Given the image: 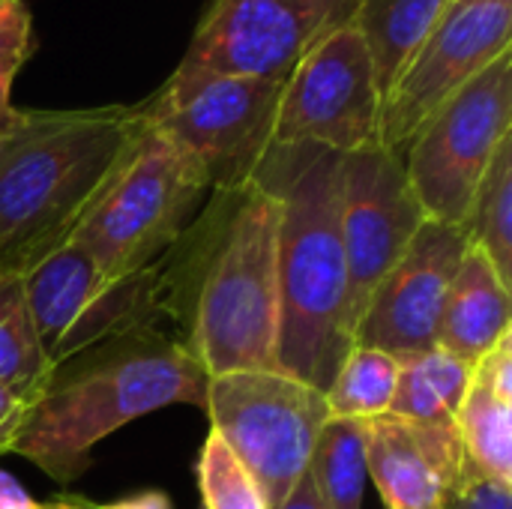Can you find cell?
<instances>
[{
  "instance_id": "6da1fadb",
  "label": "cell",
  "mask_w": 512,
  "mask_h": 509,
  "mask_svg": "<svg viewBox=\"0 0 512 509\" xmlns=\"http://www.w3.org/2000/svg\"><path fill=\"white\" fill-rule=\"evenodd\" d=\"M342 153L273 144L255 180L279 198L276 369L321 393L354 345L348 261L339 231Z\"/></svg>"
},
{
  "instance_id": "7a4b0ae2",
  "label": "cell",
  "mask_w": 512,
  "mask_h": 509,
  "mask_svg": "<svg viewBox=\"0 0 512 509\" xmlns=\"http://www.w3.org/2000/svg\"><path fill=\"white\" fill-rule=\"evenodd\" d=\"M207 372L168 333H138L96 345L57 366L30 402L12 456L27 459L60 486L75 483L99 441L117 429L171 408L204 411Z\"/></svg>"
},
{
  "instance_id": "3957f363",
  "label": "cell",
  "mask_w": 512,
  "mask_h": 509,
  "mask_svg": "<svg viewBox=\"0 0 512 509\" xmlns=\"http://www.w3.org/2000/svg\"><path fill=\"white\" fill-rule=\"evenodd\" d=\"M141 129L138 105L15 114L0 138V273L24 276L72 240Z\"/></svg>"
},
{
  "instance_id": "277c9868",
  "label": "cell",
  "mask_w": 512,
  "mask_h": 509,
  "mask_svg": "<svg viewBox=\"0 0 512 509\" xmlns=\"http://www.w3.org/2000/svg\"><path fill=\"white\" fill-rule=\"evenodd\" d=\"M279 210V198L258 180L213 192L186 333V348L207 378L276 369Z\"/></svg>"
},
{
  "instance_id": "5b68a950",
  "label": "cell",
  "mask_w": 512,
  "mask_h": 509,
  "mask_svg": "<svg viewBox=\"0 0 512 509\" xmlns=\"http://www.w3.org/2000/svg\"><path fill=\"white\" fill-rule=\"evenodd\" d=\"M207 219H195L186 234L153 264L129 276H105L78 246L66 243L24 279V297L48 363L57 369L72 357L138 333H162V315H186L183 300L195 294Z\"/></svg>"
},
{
  "instance_id": "8992f818",
  "label": "cell",
  "mask_w": 512,
  "mask_h": 509,
  "mask_svg": "<svg viewBox=\"0 0 512 509\" xmlns=\"http://www.w3.org/2000/svg\"><path fill=\"white\" fill-rule=\"evenodd\" d=\"M207 192L201 168L144 120L69 243L105 276L138 273L186 234Z\"/></svg>"
},
{
  "instance_id": "52a82bcc",
  "label": "cell",
  "mask_w": 512,
  "mask_h": 509,
  "mask_svg": "<svg viewBox=\"0 0 512 509\" xmlns=\"http://www.w3.org/2000/svg\"><path fill=\"white\" fill-rule=\"evenodd\" d=\"M282 84L177 66L138 111L201 168L210 192H237L273 147Z\"/></svg>"
},
{
  "instance_id": "ba28073f",
  "label": "cell",
  "mask_w": 512,
  "mask_h": 509,
  "mask_svg": "<svg viewBox=\"0 0 512 509\" xmlns=\"http://www.w3.org/2000/svg\"><path fill=\"white\" fill-rule=\"evenodd\" d=\"M210 429L252 474L270 509H279L309 462L324 423L327 399L318 387L279 369H246L207 378Z\"/></svg>"
},
{
  "instance_id": "9c48e42d",
  "label": "cell",
  "mask_w": 512,
  "mask_h": 509,
  "mask_svg": "<svg viewBox=\"0 0 512 509\" xmlns=\"http://www.w3.org/2000/svg\"><path fill=\"white\" fill-rule=\"evenodd\" d=\"M512 135V51L447 99L402 153L408 183L435 222L462 225L474 192Z\"/></svg>"
},
{
  "instance_id": "30bf717a",
  "label": "cell",
  "mask_w": 512,
  "mask_h": 509,
  "mask_svg": "<svg viewBox=\"0 0 512 509\" xmlns=\"http://www.w3.org/2000/svg\"><path fill=\"white\" fill-rule=\"evenodd\" d=\"M381 105L372 51L351 21L318 42L285 78L273 144H312L333 153L378 147Z\"/></svg>"
},
{
  "instance_id": "8fae6325",
  "label": "cell",
  "mask_w": 512,
  "mask_h": 509,
  "mask_svg": "<svg viewBox=\"0 0 512 509\" xmlns=\"http://www.w3.org/2000/svg\"><path fill=\"white\" fill-rule=\"evenodd\" d=\"M357 9L360 0H213L177 66L285 81Z\"/></svg>"
},
{
  "instance_id": "7c38bea8",
  "label": "cell",
  "mask_w": 512,
  "mask_h": 509,
  "mask_svg": "<svg viewBox=\"0 0 512 509\" xmlns=\"http://www.w3.org/2000/svg\"><path fill=\"white\" fill-rule=\"evenodd\" d=\"M507 51L512 3H453L384 93L378 144L402 156L420 126Z\"/></svg>"
},
{
  "instance_id": "4fadbf2b",
  "label": "cell",
  "mask_w": 512,
  "mask_h": 509,
  "mask_svg": "<svg viewBox=\"0 0 512 509\" xmlns=\"http://www.w3.org/2000/svg\"><path fill=\"white\" fill-rule=\"evenodd\" d=\"M429 216L423 213L402 156L387 147L342 153L339 159V231L348 261L351 327Z\"/></svg>"
},
{
  "instance_id": "5bb4252c",
  "label": "cell",
  "mask_w": 512,
  "mask_h": 509,
  "mask_svg": "<svg viewBox=\"0 0 512 509\" xmlns=\"http://www.w3.org/2000/svg\"><path fill=\"white\" fill-rule=\"evenodd\" d=\"M468 249L471 240L462 225L426 219L375 285L357 321L354 345L381 348L399 360L435 348L447 294Z\"/></svg>"
},
{
  "instance_id": "9a60e30c",
  "label": "cell",
  "mask_w": 512,
  "mask_h": 509,
  "mask_svg": "<svg viewBox=\"0 0 512 509\" xmlns=\"http://www.w3.org/2000/svg\"><path fill=\"white\" fill-rule=\"evenodd\" d=\"M453 423L378 417L369 423V480L387 509H444L465 477Z\"/></svg>"
},
{
  "instance_id": "2e32d148",
  "label": "cell",
  "mask_w": 512,
  "mask_h": 509,
  "mask_svg": "<svg viewBox=\"0 0 512 509\" xmlns=\"http://www.w3.org/2000/svg\"><path fill=\"white\" fill-rule=\"evenodd\" d=\"M507 333H512V285L480 249L471 246L447 294L438 348L474 366Z\"/></svg>"
},
{
  "instance_id": "e0dca14e",
  "label": "cell",
  "mask_w": 512,
  "mask_h": 509,
  "mask_svg": "<svg viewBox=\"0 0 512 509\" xmlns=\"http://www.w3.org/2000/svg\"><path fill=\"white\" fill-rule=\"evenodd\" d=\"M450 6L453 0H360L354 24L372 51L381 93L390 90L402 66Z\"/></svg>"
},
{
  "instance_id": "ac0fdd59",
  "label": "cell",
  "mask_w": 512,
  "mask_h": 509,
  "mask_svg": "<svg viewBox=\"0 0 512 509\" xmlns=\"http://www.w3.org/2000/svg\"><path fill=\"white\" fill-rule=\"evenodd\" d=\"M471 378L474 366L438 345L402 357L390 414L414 423H453L468 396Z\"/></svg>"
},
{
  "instance_id": "d6986e66",
  "label": "cell",
  "mask_w": 512,
  "mask_h": 509,
  "mask_svg": "<svg viewBox=\"0 0 512 509\" xmlns=\"http://www.w3.org/2000/svg\"><path fill=\"white\" fill-rule=\"evenodd\" d=\"M309 480L324 509H363L369 483V423L330 417L318 435Z\"/></svg>"
},
{
  "instance_id": "ffe728a7",
  "label": "cell",
  "mask_w": 512,
  "mask_h": 509,
  "mask_svg": "<svg viewBox=\"0 0 512 509\" xmlns=\"http://www.w3.org/2000/svg\"><path fill=\"white\" fill-rule=\"evenodd\" d=\"M453 426L471 471L512 483V399L471 378Z\"/></svg>"
},
{
  "instance_id": "44dd1931",
  "label": "cell",
  "mask_w": 512,
  "mask_h": 509,
  "mask_svg": "<svg viewBox=\"0 0 512 509\" xmlns=\"http://www.w3.org/2000/svg\"><path fill=\"white\" fill-rule=\"evenodd\" d=\"M402 360L369 345H351L339 363L330 387L324 390L330 417L372 423L393 408Z\"/></svg>"
},
{
  "instance_id": "7402d4cb",
  "label": "cell",
  "mask_w": 512,
  "mask_h": 509,
  "mask_svg": "<svg viewBox=\"0 0 512 509\" xmlns=\"http://www.w3.org/2000/svg\"><path fill=\"white\" fill-rule=\"evenodd\" d=\"M48 363L18 273H0V384L36 399L51 381Z\"/></svg>"
},
{
  "instance_id": "603a6c76",
  "label": "cell",
  "mask_w": 512,
  "mask_h": 509,
  "mask_svg": "<svg viewBox=\"0 0 512 509\" xmlns=\"http://www.w3.org/2000/svg\"><path fill=\"white\" fill-rule=\"evenodd\" d=\"M462 228L512 285V135L489 162Z\"/></svg>"
},
{
  "instance_id": "cb8c5ba5",
  "label": "cell",
  "mask_w": 512,
  "mask_h": 509,
  "mask_svg": "<svg viewBox=\"0 0 512 509\" xmlns=\"http://www.w3.org/2000/svg\"><path fill=\"white\" fill-rule=\"evenodd\" d=\"M195 480L204 509H270L252 474L213 429L198 450Z\"/></svg>"
},
{
  "instance_id": "d4e9b609",
  "label": "cell",
  "mask_w": 512,
  "mask_h": 509,
  "mask_svg": "<svg viewBox=\"0 0 512 509\" xmlns=\"http://www.w3.org/2000/svg\"><path fill=\"white\" fill-rule=\"evenodd\" d=\"M30 54V12L21 0H0V81L15 78Z\"/></svg>"
},
{
  "instance_id": "484cf974",
  "label": "cell",
  "mask_w": 512,
  "mask_h": 509,
  "mask_svg": "<svg viewBox=\"0 0 512 509\" xmlns=\"http://www.w3.org/2000/svg\"><path fill=\"white\" fill-rule=\"evenodd\" d=\"M444 509H512V483L489 480L465 468L462 483L447 498Z\"/></svg>"
},
{
  "instance_id": "4316f807",
  "label": "cell",
  "mask_w": 512,
  "mask_h": 509,
  "mask_svg": "<svg viewBox=\"0 0 512 509\" xmlns=\"http://www.w3.org/2000/svg\"><path fill=\"white\" fill-rule=\"evenodd\" d=\"M42 509H174V504L159 489H144V492L123 495V498H114V501H90L84 495L60 492L51 501H45Z\"/></svg>"
},
{
  "instance_id": "83f0119b",
  "label": "cell",
  "mask_w": 512,
  "mask_h": 509,
  "mask_svg": "<svg viewBox=\"0 0 512 509\" xmlns=\"http://www.w3.org/2000/svg\"><path fill=\"white\" fill-rule=\"evenodd\" d=\"M30 402H33L30 396L0 384V456L12 453V447L18 441V432L24 426Z\"/></svg>"
},
{
  "instance_id": "f1b7e54d",
  "label": "cell",
  "mask_w": 512,
  "mask_h": 509,
  "mask_svg": "<svg viewBox=\"0 0 512 509\" xmlns=\"http://www.w3.org/2000/svg\"><path fill=\"white\" fill-rule=\"evenodd\" d=\"M0 509H42V504L18 483L15 474L0 468Z\"/></svg>"
},
{
  "instance_id": "f546056e",
  "label": "cell",
  "mask_w": 512,
  "mask_h": 509,
  "mask_svg": "<svg viewBox=\"0 0 512 509\" xmlns=\"http://www.w3.org/2000/svg\"><path fill=\"white\" fill-rule=\"evenodd\" d=\"M279 509H324L321 501H318V495H315V486H312L309 474L297 483V489L285 498V504Z\"/></svg>"
},
{
  "instance_id": "4dcf8cb0",
  "label": "cell",
  "mask_w": 512,
  "mask_h": 509,
  "mask_svg": "<svg viewBox=\"0 0 512 509\" xmlns=\"http://www.w3.org/2000/svg\"><path fill=\"white\" fill-rule=\"evenodd\" d=\"M15 114H18V108L12 105V84L9 81H0V138L12 126Z\"/></svg>"
},
{
  "instance_id": "1f68e13d",
  "label": "cell",
  "mask_w": 512,
  "mask_h": 509,
  "mask_svg": "<svg viewBox=\"0 0 512 509\" xmlns=\"http://www.w3.org/2000/svg\"><path fill=\"white\" fill-rule=\"evenodd\" d=\"M453 3H512V0H453Z\"/></svg>"
}]
</instances>
